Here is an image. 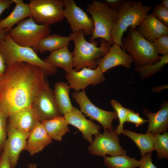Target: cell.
<instances>
[{
  "mask_svg": "<svg viewBox=\"0 0 168 168\" xmlns=\"http://www.w3.org/2000/svg\"><path fill=\"white\" fill-rule=\"evenodd\" d=\"M137 30L145 39L151 43L154 42L160 37L168 35V26L159 20L152 13L146 16Z\"/></svg>",
  "mask_w": 168,
  "mask_h": 168,
  "instance_id": "obj_17",
  "label": "cell"
},
{
  "mask_svg": "<svg viewBox=\"0 0 168 168\" xmlns=\"http://www.w3.org/2000/svg\"><path fill=\"white\" fill-rule=\"evenodd\" d=\"M41 123L49 136L57 141H61L63 136L70 131L64 116L44 120Z\"/></svg>",
  "mask_w": 168,
  "mask_h": 168,
  "instance_id": "obj_24",
  "label": "cell"
},
{
  "mask_svg": "<svg viewBox=\"0 0 168 168\" xmlns=\"http://www.w3.org/2000/svg\"><path fill=\"white\" fill-rule=\"evenodd\" d=\"M13 3L12 0H0V16L2 13L9 9Z\"/></svg>",
  "mask_w": 168,
  "mask_h": 168,
  "instance_id": "obj_38",
  "label": "cell"
},
{
  "mask_svg": "<svg viewBox=\"0 0 168 168\" xmlns=\"http://www.w3.org/2000/svg\"><path fill=\"white\" fill-rule=\"evenodd\" d=\"M28 168H37V165L36 164L31 163L28 164Z\"/></svg>",
  "mask_w": 168,
  "mask_h": 168,
  "instance_id": "obj_43",
  "label": "cell"
},
{
  "mask_svg": "<svg viewBox=\"0 0 168 168\" xmlns=\"http://www.w3.org/2000/svg\"><path fill=\"white\" fill-rule=\"evenodd\" d=\"M43 60L51 65L63 69L66 73H69L73 69V55L68 47L50 52V55Z\"/></svg>",
  "mask_w": 168,
  "mask_h": 168,
  "instance_id": "obj_22",
  "label": "cell"
},
{
  "mask_svg": "<svg viewBox=\"0 0 168 168\" xmlns=\"http://www.w3.org/2000/svg\"><path fill=\"white\" fill-rule=\"evenodd\" d=\"M65 76L70 88L75 92L85 90L89 85L95 86L106 79L98 66L95 69L84 67L78 71L73 69L69 73H66Z\"/></svg>",
  "mask_w": 168,
  "mask_h": 168,
  "instance_id": "obj_13",
  "label": "cell"
},
{
  "mask_svg": "<svg viewBox=\"0 0 168 168\" xmlns=\"http://www.w3.org/2000/svg\"><path fill=\"white\" fill-rule=\"evenodd\" d=\"M70 89L69 85L63 82H57L54 85L53 92L54 98L62 115L71 111L74 108L69 97Z\"/></svg>",
  "mask_w": 168,
  "mask_h": 168,
  "instance_id": "obj_25",
  "label": "cell"
},
{
  "mask_svg": "<svg viewBox=\"0 0 168 168\" xmlns=\"http://www.w3.org/2000/svg\"><path fill=\"white\" fill-rule=\"evenodd\" d=\"M32 107L38 115L40 122L63 115L56 104L53 91L49 85L36 97Z\"/></svg>",
  "mask_w": 168,
  "mask_h": 168,
  "instance_id": "obj_14",
  "label": "cell"
},
{
  "mask_svg": "<svg viewBox=\"0 0 168 168\" xmlns=\"http://www.w3.org/2000/svg\"><path fill=\"white\" fill-rule=\"evenodd\" d=\"M71 40L70 36H64L57 34L49 35L42 38L34 50L41 54L48 51L51 52L68 47Z\"/></svg>",
  "mask_w": 168,
  "mask_h": 168,
  "instance_id": "obj_23",
  "label": "cell"
},
{
  "mask_svg": "<svg viewBox=\"0 0 168 168\" xmlns=\"http://www.w3.org/2000/svg\"><path fill=\"white\" fill-rule=\"evenodd\" d=\"M7 119L0 114V152H2L7 138Z\"/></svg>",
  "mask_w": 168,
  "mask_h": 168,
  "instance_id": "obj_34",
  "label": "cell"
},
{
  "mask_svg": "<svg viewBox=\"0 0 168 168\" xmlns=\"http://www.w3.org/2000/svg\"><path fill=\"white\" fill-rule=\"evenodd\" d=\"M152 14L159 20L168 26V9L163 7L160 3L154 7Z\"/></svg>",
  "mask_w": 168,
  "mask_h": 168,
  "instance_id": "obj_32",
  "label": "cell"
},
{
  "mask_svg": "<svg viewBox=\"0 0 168 168\" xmlns=\"http://www.w3.org/2000/svg\"><path fill=\"white\" fill-rule=\"evenodd\" d=\"M52 142L41 123L30 133L24 149L33 156L41 151Z\"/></svg>",
  "mask_w": 168,
  "mask_h": 168,
  "instance_id": "obj_20",
  "label": "cell"
},
{
  "mask_svg": "<svg viewBox=\"0 0 168 168\" xmlns=\"http://www.w3.org/2000/svg\"><path fill=\"white\" fill-rule=\"evenodd\" d=\"M69 36L75 44L72 54L74 70L76 71L84 67L92 69L96 68L98 67L96 59L104 56L111 46L103 39L100 40L99 47H98V43L96 40L91 42H88L82 30L72 32Z\"/></svg>",
  "mask_w": 168,
  "mask_h": 168,
  "instance_id": "obj_2",
  "label": "cell"
},
{
  "mask_svg": "<svg viewBox=\"0 0 168 168\" xmlns=\"http://www.w3.org/2000/svg\"><path fill=\"white\" fill-rule=\"evenodd\" d=\"M51 32L49 26L38 24L31 17L20 21L7 34L17 44L34 49L40 40Z\"/></svg>",
  "mask_w": 168,
  "mask_h": 168,
  "instance_id": "obj_7",
  "label": "cell"
},
{
  "mask_svg": "<svg viewBox=\"0 0 168 168\" xmlns=\"http://www.w3.org/2000/svg\"><path fill=\"white\" fill-rule=\"evenodd\" d=\"M64 117L68 124L78 129L82 133L83 138L90 143L93 140V135L100 133V126L86 119L80 110L76 107L65 114Z\"/></svg>",
  "mask_w": 168,
  "mask_h": 168,
  "instance_id": "obj_16",
  "label": "cell"
},
{
  "mask_svg": "<svg viewBox=\"0 0 168 168\" xmlns=\"http://www.w3.org/2000/svg\"><path fill=\"white\" fill-rule=\"evenodd\" d=\"M43 69L24 62L7 67L0 76V114L6 118L32 106L38 96L49 85Z\"/></svg>",
  "mask_w": 168,
  "mask_h": 168,
  "instance_id": "obj_1",
  "label": "cell"
},
{
  "mask_svg": "<svg viewBox=\"0 0 168 168\" xmlns=\"http://www.w3.org/2000/svg\"><path fill=\"white\" fill-rule=\"evenodd\" d=\"M0 52L3 55L7 67L17 62H24L41 68L45 76L54 75L56 67L45 62L40 58L33 48L24 47L15 43L7 33L5 39L0 40Z\"/></svg>",
  "mask_w": 168,
  "mask_h": 168,
  "instance_id": "obj_4",
  "label": "cell"
},
{
  "mask_svg": "<svg viewBox=\"0 0 168 168\" xmlns=\"http://www.w3.org/2000/svg\"><path fill=\"white\" fill-rule=\"evenodd\" d=\"M104 162L108 168H135L138 167L139 161L126 154L104 157Z\"/></svg>",
  "mask_w": 168,
  "mask_h": 168,
  "instance_id": "obj_27",
  "label": "cell"
},
{
  "mask_svg": "<svg viewBox=\"0 0 168 168\" xmlns=\"http://www.w3.org/2000/svg\"><path fill=\"white\" fill-rule=\"evenodd\" d=\"M0 168H11L8 157L3 152L0 154Z\"/></svg>",
  "mask_w": 168,
  "mask_h": 168,
  "instance_id": "obj_37",
  "label": "cell"
},
{
  "mask_svg": "<svg viewBox=\"0 0 168 168\" xmlns=\"http://www.w3.org/2000/svg\"><path fill=\"white\" fill-rule=\"evenodd\" d=\"M103 133L95 135L94 140L88 146L91 154L104 157L109 155L111 156L126 154L127 151L120 145L116 129H104Z\"/></svg>",
  "mask_w": 168,
  "mask_h": 168,
  "instance_id": "obj_10",
  "label": "cell"
},
{
  "mask_svg": "<svg viewBox=\"0 0 168 168\" xmlns=\"http://www.w3.org/2000/svg\"><path fill=\"white\" fill-rule=\"evenodd\" d=\"M63 16L69 24L72 32L82 30L85 35H92L94 27L92 18L73 0H63Z\"/></svg>",
  "mask_w": 168,
  "mask_h": 168,
  "instance_id": "obj_11",
  "label": "cell"
},
{
  "mask_svg": "<svg viewBox=\"0 0 168 168\" xmlns=\"http://www.w3.org/2000/svg\"><path fill=\"white\" fill-rule=\"evenodd\" d=\"M152 9L143 5L142 1L125 0L117 11L118 19L111 32L114 43L121 46L124 33L128 28L136 29Z\"/></svg>",
  "mask_w": 168,
  "mask_h": 168,
  "instance_id": "obj_3",
  "label": "cell"
},
{
  "mask_svg": "<svg viewBox=\"0 0 168 168\" xmlns=\"http://www.w3.org/2000/svg\"><path fill=\"white\" fill-rule=\"evenodd\" d=\"M160 3L163 7L167 9H168V0H162Z\"/></svg>",
  "mask_w": 168,
  "mask_h": 168,
  "instance_id": "obj_41",
  "label": "cell"
},
{
  "mask_svg": "<svg viewBox=\"0 0 168 168\" xmlns=\"http://www.w3.org/2000/svg\"><path fill=\"white\" fill-rule=\"evenodd\" d=\"M122 133L128 137L134 142L139 149L141 156L154 150L153 134L152 133L147 132L145 134H140L126 129Z\"/></svg>",
  "mask_w": 168,
  "mask_h": 168,
  "instance_id": "obj_26",
  "label": "cell"
},
{
  "mask_svg": "<svg viewBox=\"0 0 168 168\" xmlns=\"http://www.w3.org/2000/svg\"><path fill=\"white\" fill-rule=\"evenodd\" d=\"M28 4L32 17L38 24L49 26L64 18L63 0H30Z\"/></svg>",
  "mask_w": 168,
  "mask_h": 168,
  "instance_id": "obj_8",
  "label": "cell"
},
{
  "mask_svg": "<svg viewBox=\"0 0 168 168\" xmlns=\"http://www.w3.org/2000/svg\"><path fill=\"white\" fill-rule=\"evenodd\" d=\"M7 138L2 152L7 154L11 168H15L21 152L24 150L30 133L20 131L8 122L7 125Z\"/></svg>",
  "mask_w": 168,
  "mask_h": 168,
  "instance_id": "obj_12",
  "label": "cell"
},
{
  "mask_svg": "<svg viewBox=\"0 0 168 168\" xmlns=\"http://www.w3.org/2000/svg\"><path fill=\"white\" fill-rule=\"evenodd\" d=\"M72 97L80 107V110L91 119L98 121L104 129H113L112 122L118 119L115 111H108L101 109L94 105L87 96L85 90L74 92Z\"/></svg>",
  "mask_w": 168,
  "mask_h": 168,
  "instance_id": "obj_9",
  "label": "cell"
},
{
  "mask_svg": "<svg viewBox=\"0 0 168 168\" xmlns=\"http://www.w3.org/2000/svg\"><path fill=\"white\" fill-rule=\"evenodd\" d=\"M165 86H161L160 88H159V86L156 87L154 89H153L152 91L154 92H159L160 91H161L162 89H163Z\"/></svg>",
  "mask_w": 168,
  "mask_h": 168,
  "instance_id": "obj_42",
  "label": "cell"
},
{
  "mask_svg": "<svg viewBox=\"0 0 168 168\" xmlns=\"http://www.w3.org/2000/svg\"><path fill=\"white\" fill-rule=\"evenodd\" d=\"M6 68L5 58L3 55L0 52V76L4 73Z\"/></svg>",
  "mask_w": 168,
  "mask_h": 168,
  "instance_id": "obj_39",
  "label": "cell"
},
{
  "mask_svg": "<svg viewBox=\"0 0 168 168\" xmlns=\"http://www.w3.org/2000/svg\"><path fill=\"white\" fill-rule=\"evenodd\" d=\"M15 7L11 13L6 18L0 20V29L10 30L16 24L26 18L32 17L28 4L22 0H12Z\"/></svg>",
  "mask_w": 168,
  "mask_h": 168,
  "instance_id": "obj_21",
  "label": "cell"
},
{
  "mask_svg": "<svg viewBox=\"0 0 168 168\" xmlns=\"http://www.w3.org/2000/svg\"><path fill=\"white\" fill-rule=\"evenodd\" d=\"M149 111V112L146 109L143 110L144 114L148 119L147 132L156 134L167 131L168 128V102L162 103L160 110L156 113H152L150 109Z\"/></svg>",
  "mask_w": 168,
  "mask_h": 168,
  "instance_id": "obj_19",
  "label": "cell"
},
{
  "mask_svg": "<svg viewBox=\"0 0 168 168\" xmlns=\"http://www.w3.org/2000/svg\"><path fill=\"white\" fill-rule=\"evenodd\" d=\"M125 0H105V3L111 9L118 11Z\"/></svg>",
  "mask_w": 168,
  "mask_h": 168,
  "instance_id": "obj_36",
  "label": "cell"
},
{
  "mask_svg": "<svg viewBox=\"0 0 168 168\" xmlns=\"http://www.w3.org/2000/svg\"><path fill=\"white\" fill-rule=\"evenodd\" d=\"M86 10L91 16L94 26L90 42L100 38L112 45L114 42L111 32L118 19V11L110 8L104 2L95 0L87 4Z\"/></svg>",
  "mask_w": 168,
  "mask_h": 168,
  "instance_id": "obj_5",
  "label": "cell"
},
{
  "mask_svg": "<svg viewBox=\"0 0 168 168\" xmlns=\"http://www.w3.org/2000/svg\"><path fill=\"white\" fill-rule=\"evenodd\" d=\"M126 122L134 124L137 127L148 122V121L141 117L138 113H135L131 109L128 110L127 114Z\"/></svg>",
  "mask_w": 168,
  "mask_h": 168,
  "instance_id": "obj_33",
  "label": "cell"
},
{
  "mask_svg": "<svg viewBox=\"0 0 168 168\" xmlns=\"http://www.w3.org/2000/svg\"><path fill=\"white\" fill-rule=\"evenodd\" d=\"M121 46L130 54L136 67L148 66L160 60L152 43L145 39L136 29L129 28L128 34L122 39Z\"/></svg>",
  "mask_w": 168,
  "mask_h": 168,
  "instance_id": "obj_6",
  "label": "cell"
},
{
  "mask_svg": "<svg viewBox=\"0 0 168 168\" xmlns=\"http://www.w3.org/2000/svg\"><path fill=\"white\" fill-rule=\"evenodd\" d=\"M9 122L16 129L30 133L40 123L39 118L32 107L21 110L11 115Z\"/></svg>",
  "mask_w": 168,
  "mask_h": 168,
  "instance_id": "obj_18",
  "label": "cell"
},
{
  "mask_svg": "<svg viewBox=\"0 0 168 168\" xmlns=\"http://www.w3.org/2000/svg\"><path fill=\"white\" fill-rule=\"evenodd\" d=\"M110 104L119 119V125L115 129L117 134L118 135H120L124 130V124L126 122L128 109L124 107L120 103L115 100H112L110 101Z\"/></svg>",
  "mask_w": 168,
  "mask_h": 168,
  "instance_id": "obj_30",
  "label": "cell"
},
{
  "mask_svg": "<svg viewBox=\"0 0 168 168\" xmlns=\"http://www.w3.org/2000/svg\"><path fill=\"white\" fill-rule=\"evenodd\" d=\"M133 62V59L131 56L124 51L120 46L114 43L104 56L96 60L98 66L103 73L118 65L129 68Z\"/></svg>",
  "mask_w": 168,
  "mask_h": 168,
  "instance_id": "obj_15",
  "label": "cell"
},
{
  "mask_svg": "<svg viewBox=\"0 0 168 168\" xmlns=\"http://www.w3.org/2000/svg\"><path fill=\"white\" fill-rule=\"evenodd\" d=\"M153 149L157 151L159 159L168 158V133L153 134Z\"/></svg>",
  "mask_w": 168,
  "mask_h": 168,
  "instance_id": "obj_28",
  "label": "cell"
},
{
  "mask_svg": "<svg viewBox=\"0 0 168 168\" xmlns=\"http://www.w3.org/2000/svg\"><path fill=\"white\" fill-rule=\"evenodd\" d=\"M168 62V54H166L160 57V60L156 63L142 67H136L135 70L139 73L142 78H145L161 70Z\"/></svg>",
  "mask_w": 168,
  "mask_h": 168,
  "instance_id": "obj_29",
  "label": "cell"
},
{
  "mask_svg": "<svg viewBox=\"0 0 168 168\" xmlns=\"http://www.w3.org/2000/svg\"><path fill=\"white\" fill-rule=\"evenodd\" d=\"M8 31L6 29H0V40H4Z\"/></svg>",
  "mask_w": 168,
  "mask_h": 168,
  "instance_id": "obj_40",
  "label": "cell"
},
{
  "mask_svg": "<svg viewBox=\"0 0 168 168\" xmlns=\"http://www.w3.org/2000/svg\"><path fill=\"white\" fill-rule=\"evenodd\" d=\"M152 43L158 54H168V35L157 38Z\"/></svg>",
  "mask_w": 168,
  "mask_h": 168,
  "instance_id": "obj_31",
  "label": "cell"
},
{
  "mask_svg": "<svg viewBox=\"0 0 168 168\" xmlns=\"http://www.w3.org/2000/svg\"><path fill=\"white\" fill-rule=\"evenodd\" d=\"M152 152L142 156L141 159L139 160V168H157L152 162Z\"/></svg>",
  "mask_w": 168,
  "mask_h": 168,
  "instance_id": "obj_35",
  "label": "cell"
}]
</instances>
